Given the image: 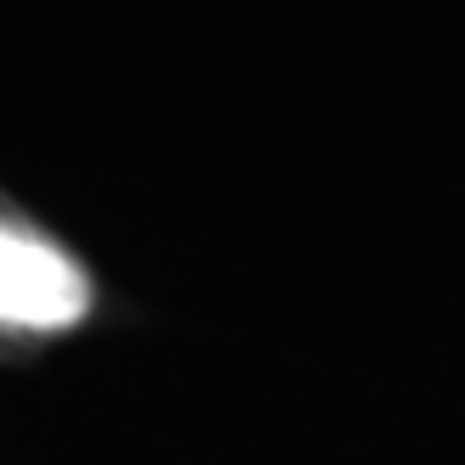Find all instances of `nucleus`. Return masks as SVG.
Instances as JSON below:
<instances>
[{
	"label": "nucleus",
	"mask_w": 465,
	"mask_h": 465,
	"mask_svg": "<svg viewBox=\"0 0 465 465\" xmlns=\"http://www.w3.org/2000/svg\"><path fill=\"white\" fill-rule=\"evenodd\" d=\"M90 314L84 270L51 242L0 224V325L23 331H62Z\"/></svg>",
	"instance_id": "nucleus-1"
}]
</instances>
